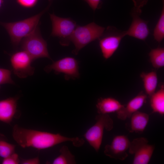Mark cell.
Wrapping results in <instances>:
<instances>
[{
  "mask_svg": "<svg viewBox=\"0 0 164 164\" xmlns=\"http://www.w3.org/2000/svg\"><path fill=\"white\" fill-rule=\"evenodd\" d=\"M99 39V44L103 56L105 59L111 56L119 46L122 39L126 36L125 31H119L108 27Z\"/></svg>",
  "mask_w": 164,
  "mask_h": 164,
  "instance_id": "cell-7",
  "label": "cell"
},
{
  "mask_svg": "<svg viewBox=\"0 0 164 164\" xmlns=\"http://www.w3.org/2000/svg\"><path fill=\"white\" fill-rule=\"evenodd\" d=\"M60 155L53 160L52 164H76L74 155L70 152L67 146H63L60 149Z\"/></svg>",
  "mask_w": 164,
  "mask_h": 164,
  "instance_id": "cell-19",
  "label": "cell"
},
{
  "mask_svg": "<svg viewBox=\"0 0 164 164\" xmlns=\"http://www.w3.org/2000/svg\"><path fill=\"white\" fill-rule=\"evenodd\" d=\"M20 159L18 155L15 152L3 159L2 164H18L20 163Z\"/></svg>",
  "mask_w": 164,
  "mask_h": 164,
  "instance_id": "cell-24",
  "label": "cell"
},
{
  "mask_svg": "<svg viewBox=\"0 0 164 164\" xmlns=\"http://www.w3.org/2000/svg\"><path fill=\"white\" fill-rule=\"evenodd\" d=\"M134 3L135 9H141L147 3L148 0H132Z\"/></svg>",
  "mask_w": 164,
  "mask_h": 164,
  "instance_id": "cell-28",
  "label": "cell"
},
{
  "mask_svg": "<svg viewBox=\"0 0 164 164\" xmlns=\"http://www.w3.org/2000/svg\"><path fill=\"white\" fill-rule=\"evenodd\" d=\"M49 7L38 14L22 20L11 22H0V24L8 32L14 46H17L24 38L35 30L38 26L41 17Z\"/></svg>",
  "mask_w": 164,
  "mask_h": 164,
  "instance_id": "cell-2",
  "label": "cell"
},
{
  "mask_svg": "<svg viewBox=\"0 0 164 164\" xmlns=\"http://www.w3.org/2000/svg\"><path fill=\"white\" fill-rule=\"evenodd\" d=\"M155 146L148 143L145 138L140 137L130 142L128 152L134 155L133 164H147L153 154Z\"/></svg>",
  "mask_w": 164,
  "mask_h": 164,
  "instance_id": "cell-8",
  "label": "cell"
},
{
  "mask_svg": "<svg viewBox=\"0 0 164 164\" xmlns=\"http://www.w3.org/2000/svg\"><path fill=\"white\" fill-rule=\"evenodd\" d=\"M149 97L152 112L158 113L163 116L164 114V85H162L158 90L155 91Z\"/></svg>",
  "mask_w": 164,
  "mask_h": 164,
  "instance_id": "cell-18",
  "label": "cell"
},
{
  "mask_svg": "<svg viewBox=\"0 0 164 164\" xmlns=\"http://www.w3.org/2000/svg\"><path fill=\"white\" fill-rule=\"evenodd\" d=\"M32 61L30 56L23 50L14 53L10 58L14 73L20 78L33 75L35 69L31 65Z\"/></svg>",
  "mask_w": 164,
  "mask_h": 164,
  "instance_id": "cell-10",
  "label": "cell"
},
{
  "mask_svg": "<svg viewBox=\"0 0 164 164\" xmlns=\"http://www.w3.org/2000/svg\"><path fill=\"white\" fill-rule=\"evenodd\" d=\"M155 39L159 43L164 38V5L161 15L153 31Z\"/></svg>",
  "mask_w": 164,
  "mask_h": 164,
  "instance_id": "cell-22",
  "label": "cell"
},
{
  "mask_svg": "<svg viewBox=\"0 0 164 164\" xmlns=\"http://www.w3.org/2000/svg\"><path fill=\"white\" fill-rule=\"evenodd\" d=\"M124 106L117 100L111 97H100L98 99L96 104L98 114L117 112Z\"/></svg>",
  "mask_w": 164,
  "mask_h": 164,
  "instance_id": "cell-16",
  "label": "cell"
},
{
  "mask_svg": "<svg viewBox=\"0 0 164 164\" xmlns=\"http://www.w3.org/2000/svg\"><path fill=\"white\" fill-rule=\"evenodd\" d=\"M52 24L51 35L60 39V43L63 46L69 45L71 36L77 26L76 22L70 18H63L50 14Z\"/></svg>",
  "mask_w": 164,
  "mask_h": 164,
  "instance_id": "cell-6",
  "label": "cell"
},
{
  "mask_svg": "<svg viewBox=\"0 0 164 164\" xmlns=\"http://www.w3.org/2000/svg\"><path fill=\"white\" fill-rule=\"evenodd\" d=\"M140 77L143 82L146 94L150 97L155 91L158 83V78L155 71L142 72Z\"/></svg>",
  "mask_w": 164,
  "mask_h": 164,
  "instance_id": "cell-17",
  "label": "cell"
},
{
  "mask_svg": "<svg viewBox=\"0 0 164 164\" xmlns=\"http://www.w3.org/2000/svg\"><path fill=\"white\" fill-rule=\"evenodd\" d=\"M130 122L127 128L130 132L142 134L145 130L149 120V115L137 111L132 114Z\"/></svg>",
  "mask_w": 164,
  "mask_h": 164,
  "instance_id": "cell-15",
  "label": "cell"
},
{
  "mask_svg": "<svg viewBox=\"0 0 164 164\" xmlns=\"http://www.w3.org/2000/svg\"><path fill=\"white\" fill-rule=\"evenodd\" d=\"M147 97V95L143 92L140 93L116 112L118 118L122 120L130 118L132 114L138 111L145 103Z\"/></svg>",
  "mask_w": 164,
  "mask_h": 164,
  "instance_id": "cell-14",
  "label": "cell"
},
{
  "mask_svg": "<svg viewBox=\"0 0 164 164\" xmlns=\"http://www.w3.org/2000/svg\"><path fill=\"white\" fill-rule=\"evenodd\" d=\"M150 60L152 66L159 69L164 66V48L162 47L152 50L149 53Z\"/></svg>",
  "mask_w": 164,
  "mask_h": 164,
  "instance_id": "cell-20",
  "label": "cell"
},
{
  "mask_svg": "<svg viewBox=\"0 0 164 164\" xmlns=\"http://www.w3.org/2000/svg\"><path fill=\"white\" fill-rule=\"evenodd\" d=\"M79 66L78 61L74 58L67 57L53 62L46 66L44 70L49 73L53 70L56 74L63 73L66 80L75 79L79 78Z\"/></svg>",
  "mask_w": 164,
  "mask_h": 164,
  "instance_id": "cell-9",
  "label": "cell"
},
{
  "mask_svg": "<svg viewBox=\"0 0 164 164\" xmlns=\"http://www.w3.org/2000/svg\"><path fill=\"white\" fill-rule=\"evenodd\" d=\"M105 28L94 22L83 26H77L70 38L75 49L72 53L77 55L80 50L91 42L99 39L104 32Z\"/></svg>",
  "mask_w": 164,
  "mask_h": 164,
  "instance_id": "cell-3",
  "label": "cell"
},
{
  "mask_svg": "<svg viewBox=\"0 0 164 164\" xmlns=\"http://www.w3.org/2000/svg\"><path fill=\"white\" fill-rule=\"evenodd\" d=\"M21 41L22 49L29 54L33 60L41 58L51 59L47 43L42 36L38 26Z\"/></svg>",
  "mask_w": 164,
  "mask_h": 164,
  "instance_id": "cell-5",
  "label": "cell"
},
{
  "mask_svg": "<svg viewBox=\"0 0 164 164\" xmlns=\"http://www.w3.org/2000/svg\"><path fill=\"white\" fill-rule=\"evenodd\" d=\"M2 2L3 0H0V8L2 5Z\"/></svg>",
  "mask_w": 164,
  "mask_h": 164,
  "instance_id": "cell-29",
  "label": "cell"
},
{
  "mask_svg": "<svg viewBox=\"0 0 164 164\" xmlns=\"http://www.w3.org/2000/svg\"><path fill=\"white\" fill-rule=\"evenodd\" d=\"M130 142L126 136H116L110 144L105 145L104 153L110 158L124 160L128 156L126 151L128 149Z\"/></svg>",
  "mask_w": 164,
  "mask_h": 164,
  "instance_id": "cell-11",
  "label": "cell"
},
{
  "mask_svg": "<svg viewBox=\"0 0 164 164\" xmlns=\"http://www.w3.org/2000/svg\"><path fill=\"white\" fill-rule=\"evenodd\" d=\"M19 4L26 8H31L35 6L38 0H17Z\"/></svg>",
  "mask_w": 164,
  "mask_h": 164,
  "instance_id": "cell-25",
  "label": "cell"
},
{
  "mask_svg": "<svg viewBox=\"0 0 164 164\" xmlns=\"http://www.w3.org/2000/svg\"><path fill=\"white\" fill-rule=\"evenodd\" d=\"M20 163L22 164H39L40 160L38 157L29 159H20Z\"/></svg>",
  "mask_w": 164,
  "mask_h": 164,
  "instance_id": "cell-26",
  "label": "cell"
},
{
  "mask_svg": "<svg viewBox=\"0 0 164 164\" xmlns=\"http://www.w3.org/2000/svg\"><path fill=\"white\" fill-rule=\"evenodd\" d=\"M11 72L9 70L0 68V90L2 85L15 83L11 78Z\"/></svg>",
  "mask_w": 164,
  "mask_h": 164,
  "instance_id": "cell-23",
  "label": "cell"
},
{
  "mask_svg": "<svg viewBox=\"0 0 164 164\" xmlns=\"http://www.w3.org/2000/svg\"><path fill=\"white\" fill-rule=\"evenodd\" d=\"M18 97H10L0 101V121L9 124L13 119L19 117L17 110Z\"/></svg>",
  "mask_w": 164,
  "mask_h": 164,
  "instance_id": "cell-13",
  "label": "cell"
},
{
  "mask_svg": "<svg viewBox=\"0 0 164 164\" xmlns=\"http://www.w3.org/2000/svg\"><path fill=\"white\" fill-rule=\"evenodd\" d=\"M15 145L11 144L4 134L0 133V157L3 159L15 152Z\"/></svg>",
  "mask_w": 164,
  "mask_h": 164,
  "instance_id": "cell-21",
  "label": "cell"
},
{
  "mask_svg": "<svg viewBox=\"0 0 164 164\" xmlns=\"http://www.w3.org/2000/svg\"><path fill=\"white\" fill-rule=\"evenodd\" d=\"M95 123L84 135L90 145L97 152L101 146L104 130L111 131L113 128V121L108 114H98L95 118Z\"/></svg>",
  "mask_w": 164,
  "mask_h": 164,
  "instance_id": "cell-4",
  "label": "cell"
},
{
  "mask_svg": "<svg viewBox=\"0 0 164 164\" xmlns=\"http://www.w3.org/2000/svg\"><path fill=\"white\" fill-rule=\"evenodd\" d=\"M94 10H95L99 7L101 0H84Z\"/></svg>",
  "mask_w": 164,
  "mask_h": 164,
  "instance_id": "cell-27",
  "label": "cell"
},
{
  "mask_svg": "<svg viewBox=\"0 0 164 164\" xmlns=\"http://www.w3.org/2000/svg\"><path fill=\"white\" fill-rule=\"evenodd\" d=\"M12 136L15 141L22 148L32 147L38 150L47 149L66 142H71L75 146L79 147L84 143L82 138H69L59 133L29 129L17 124L13 127Z\"/></svg>",
  "mask_w": 164,
  "mask_h": 164,
  "instance_id": "cell-1",
  "label": "cell"
},
{
  "mask_svg": "<svg viewBox=\"0 0 164 164\" xmlns=\"http://www.w3.org/2000/svg\"><path fill=\"white\" fill-rule=\"evenodd\" d=\"M141 10L134 9L132 12L133 20L128 29L125 31L126 35L138 39L145 40L149 33L148 22L142 19L139 17Z\"/></svg>",
  "mask_w": 164,
  "mask_h": 164,
  "instance_id": "cell-12",
  "label": "cell"
}]
</instances>
